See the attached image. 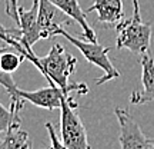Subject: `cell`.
Returning a JSON list of instances; mask_svg holds the SVG:
<instances>
[{"label": "cell", "mask_w": 154, "mask_h": 149, "mask_svg": "<svg viewBox=\"0 0 154 149\" xmlns=\"http://www.w3.org/2000/svg\"><path fill=\"white\" fill-rule=\"evenodd\" d=\"M54 6H57L64 15L70 17L72 20L80 24L83 32V39H86L88 42H97V36L91 26L88 24L87 17H86V11L79 5V0H50Z\"/></svg>", "instance_id": "obj_10"}, {"label": "cell", "mask_w": 154, "mask_h": 149, "mask_svg": "<svg viewBox=\"0 0 154 149\" xmlns=\"http://www.w3.org/2000/svg\"><path fill=\"white\" fill-rule=\"evenodd\" d=\"M114 113L119 121V142L121 149H150L151 139L143 133L141 128L127 109L116 108Z\"/></svg>", "instance_id": "obj_5"}, {"label": "cell", "mask_w": 154, "mask_h": 149, "mask_svg": "<svg viewBox=\"0 0 154 149\" xmlns=\"http://www.w3.org/2000/svg\"><path fill=\"white\" fill-rule=\"evenodd\" d=\"M46 129H47V133H49V138H50V148L49 149H69L60 139L57 138L54 126H53L50 122L46 123Z\"/></svg>", "instance_id": "obj_14"}, {"label": "cell", "mask_w": 154, "mask_h": 149, "mask_svg": "<svg viewBox=\"0 0 154 149\" xmlns=\"http://www.w3.org/2000/svg\"><path fill=\"white\" fill-rule=\"evenodd\" d=\"M26 60L24 56L19 52H9L7 47L2 49V57H0V67L2 70L9 73H13L14 70H17V67L22 65L23 62Z\"/></svg>", "instance_id": "obj_12"}, {"label": "cell", "mask_w": 154, "mask_h": 149, "mask_svg": "<svg viewBox=\"0 0 154 149\" xmlns=\"http://www.w3.org/2000/svg\"><path fill=\"white\" fill-rule=\"evenodd\" d=\"M150 149H154V138L151 139V148H150Z\"/></svg>", "instance_id": "obj_15"}, {"label": "cell", "mask_w": 154, "mask_h": 149, "mask_svg": "<svg viewBox=\"0 0 154 149\" xmlns=\"http://www.w3.org/2000/svg\"><path fill=\"white\" fill-rule=\"evenodd\" d=\"M133 16L117 24L116 47L127 49L131 53L140 56L150 53L151 46V24L141 20L138 0H133Z\"/></svg>", "instance_id": "obj_2"}, {"label": "cell", "mask_w": 154, "mask_h": 149, "mask_svg": "<svg viewBox=\"0 0 154 149\" xmlns=\"http://www.w3.org/2000/svg\"><path fill=\"white\" fill-rule=\"evenodd\" d=\"M138 63L141 65V83L143 89L133 92L130 102L134 105H144L154 102V59L150 53L140 56Z\"/></svg>", "instance_id": "obj_9"}, {"label": "cell", "mask_w": 154, "mask_h": 149, "mask_svg": "<svg viewBox=\"0 0 154 149\" xmlns=\"http://www.w3.org/2000/svg\"><path fill=\"white\" fill-rule=\"evenodd\" d=\"M14 122H20V118H14L9 109H6L0 103V133L6 132L11 126V123H14Z\"/></svg>", "instance_id": "obj_13"}, {"label": "cell", "mask_w": 154, "mask_h": 149, "mask_svg": "<svg viewBox=\"0 0 154 149\" xmlns=\"http://www.w3.org/2000/svg\"><path fill=\"white\" fill-rule=\"evenodd\" d=\"M97 13V23L101 28H117L124 19L123 0H93V5L86 10Z\"/></svg>", "instance_id": "obj_8"}, {"label": "cell", "mask_w": 154, "mask_h": 149, "mask_svg": "<svg viewBox=\"0 0 154 149\" xmlns=\"http://www.w3.org/2000/svg\"><path fill=\"white\" fill-rule=\"evenodd\" d=\"M61 88L57 85H49L46 88L37 89V90H22L19 89V96L26 102H30L33 105L43 108L47 111H53V109H60L61 100L64 96H67Z\"/></svg>", "instance_id": "obj_7"}, {"label": "cell", "mask_w": 154, "mask_h": 149, "mask_svg": "<svg viewBox=\"0 0 154 149\" xmlns=\"http://www.w3.org/2000/svg\"><path fill=\"white\" fill-rule=\"evenodd\" d=\"M79 103L70 95L63 98L60 105V138L69 149H90L87 131L76 109Z\"/></svg>", "instance_id": "obj_4"}, {"label": "cell", "mask_w": 154, "mask_h": 149, "mask_svg": "<svg viewBox=\"0 0 154 149\" xmlns=\"http://www.w3.org/2000/svg\"><path fill=\"white\" fill-rule=\"evenodd\" d=\"M56 36H61V37H64L66 40H69L74 47H77V49L82 52V55L86 57V60H87L88 63L100 67V69L104 72V75L101 77H97V79H96V85H97V86L109 82V80H113V79L120 77V72L116 69L114 65H113L111 60L109 59V52H110L113 47H104V46L99 44L97 42H88L86 39L74 37V36L69 33L64 28L59 29Z\"/></svg>", "instance_id": "obj_3"}, {"label": "cell", "mask_w": 154, "mask_h": 149, "mask_svg": "<svg viewBox=\"0 0 154 149\" xmlns=\"http://www.w3.org/2000/svg\"><path fill=\"white\" fill-rule=\"evenodd\" d=\"M0 39L6 44H10L11 49L22 53L24 56V59L32 62L42 72V75L46 77L49 85H57L66 93L77 92L80 95H86L88 92V88L86 83H69V77L72 76V73L76 69L77 59L73 55H70L60 43L53 44L47 56L38 57V56L34 55L32 49L24 47L19 40L10 36L7 33L6 28H3L2 24H0Z\"/></svg>", "instance_id": "obj_1"}, {"label": "cell", "mask_w": 154, "mask_h": 149, "mask_svg": "<svg viewBox=\"0 0 154 149\" xmlns=\"http://www.w3.org/2000/svg\"><path fill=\"white\" fill-rule=\"evenodd\" d=\"M72 19L50 0H38L37 24L42 39H50L56 36L59 29L72 24Z\"/></svg>", "instance_id": "obj_6"}, {"label": "cell", "mask_w": 154, "mask_h": 149, "mask_svg": "<svg viewBox=\"0 0 154 149\" xmlns=\"http://www.w3.org/2000/svg\"><path fill=\"white\" fill-rule=\"evenodd\" d=\"M0 149H33L32 139L29 133L20 128V122L11 123L6 131V136L0 141Z\"/></svg>", "instance_id": "obj_11"}]
</instances>
